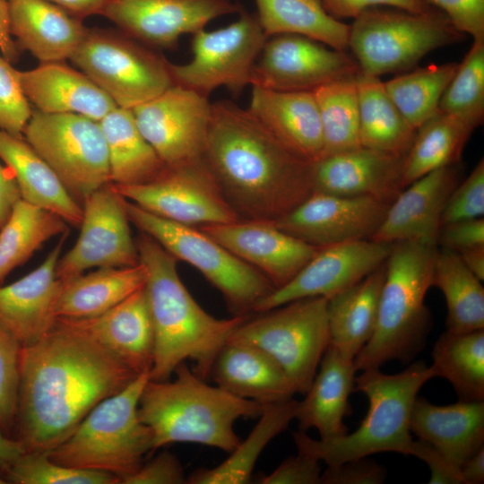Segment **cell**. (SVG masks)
Masks as SVG:
<instances>
[{
  "label": "cell",
  "mask_w": 484,
  "mask_h": 484,
  "mask_svg": "<svg viewBox=\"0 0 484 484\" xmlns=\"http://www.w3.org/2000/svg\"><path fill=\"white\" fill-rule=\"evenodd\" d=\"M139 375L66 319L22 346L15 439L25 452L48 453L103 400Z\"/></svg>",
  "instance_id": "cell-1"
},
{
  "label": "cell",
  "mask_w": 484,
  "mask_h": 484,
  "mask_svg": "<svg viewBox=\"0 0 484 484\" xmlns=\"http://www.w3.org/2000/svg\"><path fill=\"white\" fill-rule=\"evenodd\" d=\"M203 159L241 220H275L314 192L313 162L229 100L212 103Z\"/></svg>",
  "instance_id": "cell-2"
},
{
  "label": "cell",
  "mask_w": 484,
  "mask_h": 484,
  "mask_svg": "<svg viewBox=\"0 0 484 484\" xmlns=\"http://www.w3.org/2000/svg\"><path fill=\"white\" fill-rule=\"evenodd\" d=\"M135 243L148 272L144 288L154 341L150 379H169L179 364L191 360L193 371L206 380L220 350L249 315L218 319L208 314L182 282L172 255L143 232Z\"/></svg>",
  "instance_id": "cell-3"
},
{
  "label": "cell",
  "mask_w": 484,
  "mask_h": 484,
  "mask_svg": "<svg viewBox=\"0 0 484 484\" xmlns=\"http://www.w3.org/2000/svg\"><path fill=\"white\" fill-rule=\"evenodd\" d=\"M173 380H149L138 414L153 434V451L173 443H193L232 452L240 442L234 425L240 418H258L264 405L208 385L186 362Z\"/></svg>",
  "instance_id": "cell-4"
},
{
  "label": "cell",
  "mask_w": 484,
  "mask_h": 484,
  "mask_svg": "<svg viewBox=\"0 0 484 484\" xmlns=\"http://www.w3.org/2000/svg\"><path fill=\"white\" fill-rule=\"evenodd\" d=\"M434 377L432 366L422 360L396 374H385L380 368L362 370L355 376L354 391L362 393L369 406L359 428L333 439H314L298 430L292 433L298 452L327 466L379 453L409 455L413 404L421 387Z\"/></svg>",
  "instance_id": "cell-5"
},
{
  "label": "cell",
  "mask_w": 484,
  "mask_h": 484,
  "mask_svg": "<svg viewBox=\"0 0 484 484\" xmlns=\"http://www.w3.org/2000/svg\"><path fill=\"white\" fill-rule=\"evenodd\" d=\"M436 251V246L417 241L392 244L376 329L354 359L357 371L380 368L391 360L408 363L424 349L432 324L425 298Z\"/></svg>",
  "instance_id": "cell-6"
},
{
  "label": "cell",
  "mask_w": 484,
  "mask_h": 484,
  "mask_svg": "<svg viewBox=\"0 0 484 484\" xmlns=\"http://www.w3.org/2000/svg\"><path fill=\"white\" fill-rule=\"evenodd\" d=\"M149 373L139 375L119 393L95 406L48 457L68 467L97 470L122 478L135 472L153 452V434L138 414Z\"/></svg>",
  "instance_id": "cell-7"
},
{
  "label": "cell",
  "mask_w": 484,
  "mask_h": 484,
  "mask_svg": "<svg viewBox=\"0 0 484 484\" xmlns=\"http://www.w3.org/2000/svg\"><path fill=\"white\" fill-rule=\"evenodd\" d=\"M129 220L177 260L197 269L225 298L233 315L253 313L275 288L259 271L238 259L198 227L154 215L124 198Z\"/></svg>",
  "instance_id": "cell-8"
},
{
  "label": "cell",
  "mask_w": 484,
  "mask_h": 484,
  "mask_svg": "<svg viewBox=\"0 0 484 484\" xmlns=\"http://www.w3.org/2000/svg\"><path fill=\"white\" fill-rule=\"evenodd\" d=\"M463 37L442 11L415 13L374 7L350 25L349 48L361 73L379 77L411 69L428 53Z\"/></svg>",
  "instance_id": "cell-9"
},
{
  "label": "cell",
  "mask_w": 484,
  "mask_h": 484,
  "mask_svg": "<svg viewBox=\"0 0 484 484\" xmlns=\"http://www.w3.org/2000/svg\"><path fill=\"white\" fill-rule=\"evenodd\" d=\"M249 315L228 341L254 346L286 373L297 393L309 388L330 343L327 298H304Z\"/></svg>",
  "instance_id": "cell-10"
},
{
  "label": "cell",
  "mask_w": 484,
  "mask_h": 484,
  "mask_svg": "<svg viewBox=\"0 0 484 484\" xmlns=\"http://www.w3.org/2000/svg\"><path fill=\"white\" fill-rule=\"evenodd\" d=\"M70 59L123 108L132 109L175 84L169 62L121 30L88 29Z\"/></svg>",
  "instance_id": "cell-11"
},
{
  "label": "cell",
  "mask_w": 484,
  "mask_h": 484,
  "mask_svg": "<svg viewBox=\"0 0 484 484\" xmlns=\"http://www.w3.org/2000/svg\"><path fill=\"white\" fill-rule=\"evenodd\" d=\"M22 134L80 205L90 194L110 183L108 150L99 122L78 114L34 110Z\"/></svg>",
  "instance_id": "cell-12"
},
{
  "label": "cell",
  "mask_w": 484,
  "mask_h": 484,
  "mask_svg": "<svg viewBox=\"0 0 484 484\" xmlns=\"http://www.w3.org/2000/svg\"><path fill=\"white\" fill-rule=\"evenodd\" d=\"M238 15L224 28L193 34L191 61L169 64L175 84L207 98L220 86L238 95L250 84L253 66L268 37L255 13L242 7Z\"/></svg>",
  "instance_id": "cell-13"
},
{
  "label": "cell",
  "mask_w": 484,
  "mask_h": 484,
  "mask_svg": "<svg viewBox=\"0 0 484 484\" xmlns=\"http://www.w3.org/2000/svg\"><path fill=\"white\" fill-rule=\"evenodd\" d=\"M113 186L125 199L174 222L201 227L241 220L203 158L165 166L143 184Z\"/></svg>",
  "instance_id": "cell-14"
},
{
  "label": "cell",
  "mask_w": 484,
  "mask_h": 484,
  "mask_svg": "<svg viewBox=\"0 0 484 484\" xmlns=\"http://www.w3.org/2000/svg\"><path fill=\"white\" fill-rule=\"evenodd\" d=\"M82 208L80 235L58 260V279L65 280L92 268L128 267L140 263L124 197L111 183L90 194Z\"/></svg>",
  "instance_id": "cell-15"
},
{
  "label": "cell",
  "mask_w": 484,
  "mask_h": 484,
  "mask_svg": "<svg viewBox=\"0 0 484 484\" xmlns=\"http://www.w3.org/2000/svg\"><path fill=\"white\" fill-rule=\"evenodd\" d=\"M359 73V65L345 51L301 35L279 34L266 39L250 84L280 91H313Z\"/></svg>",
  "instance_id": "cell-16"
},
{
  "label": "cell",
  "mask_w": 484,
  "mask_h": 484,
  "mask_svg": "<svg viewBox=\"0 0 484 484\" xmlns=\"http://www.w3.org/2000/svg\"><path fill=\"white\" fill-rule=\"evenodd\" d=\"M211 108L207 97L174 84L131 110L143 136L172 166L203 158Z\"/></svg>",
  "instance_id": "cell-17"
},
{
  "label": "cell",
  "mask_w": 484,
  "mask_h": 484,
  "mask_svg": "<svg viewBox=\"0 0 484 484\" xmlns=\"http://www.w3.org/2000/svg\"><path fill=\"white\" fill-rule=\"evenodd\" d=\"M391 246L361 239L321 247L291 281L261 299L253 313L304 298L328 299L384 264Z\"/></svg>",
  "instance_id": "cell-18"
},
{
  "label": "cell",
  "mask_w": 484,
  "mask_h": 484,
  "mask_svg": "<svg viewBox=\"0 0 484 484\" xmlns=\"http://www.w3.org/2000/svg\"><path fill=\"white\" fill-rule=\"evenodd\" d=\"M241 8L232 0H111L101 15L140 42L171 49L181 35L194 34Z\"/></svg>",
  "instance_id": "cell-19"
},
{
  "label": "cell",
  "mask_w": 484,
  "mask_h": 484,
  "mask_svg": "<svg viewBox=\"0 0 484 484\" xmlns=\"http://www.w3.org/2000/svg\"><path fill=\"white\" fill-rule=\"evenodd\" d=\"M389 205L368 197H350L314 191L287 214L272 222L281 230L316 247L370 239Z\"/></svg>",
  "instance_id": "cell-20"
},
{
  "label": "cell",
  "mask_w": 484,
  "mask_h": 484,
  "mask_svg": "<svg viewBox=\"0 0 484 484\" xmlns=\"http://www.w3.org/2000/svg\"><path fill=\"white\" fill-rule=\"evenodd\" d=\"M198 228L263 273L275 289L291 281L319 250L269 220H239Z\"/></svg>",
  "instance_id": "cell-21"
},
{
  "label": "cell",
  "mask_w": 484,
  "mask_h": 484,
  "mask_svg": "<svg viewBox=\"0 0 484 484\" xmlns=\"http://www.w3.org/2000/svg\"><path fill=\"white\" fill-rule=\"evenodd\" d=\"M403 161L404 157L363 146L326 155L313 162L314 191L390 205L404 189Z\"/></svg>",
  "instance_id": "cell-22"
},
{
  "label": "cell",
  "mask_w": 484,
  "mask_h": 484,
  "mask_svg": "<svg viewBox=\"0 0 484 484\" xmlns=\"http://www.w3.org/2000/svg\"><path fill=\"white\" fill-rule=\"evenodd\" d=\"M457 165L439 168L408 185L388 206L370 239L388 244L417 241L436 246L444 209L461 182Z\"/></svg>",
  "instance_id": "cell-23"
},
{
  "label": "cell",
  "mask_w": 484,
  "mask_h": 484,
  "mask_svg": "<svg viewBox=\"0 0 484 484\" xmlns=\"http://www.w3.org/2000/svg\"><path fill=\"white\" fill-rule=\"evenodd\" d=\"M68 233L61 235L39 267L9 285L0 286V324L22 347L41 340L57 321L56 305L61 280L56 270Z\"/></svg>",
  "instance_id": "cell-24"
},
{
  "label": "cell",
  "mask_w": 484,
  "mask_h": 484,
  "mask_svg": "<svg viewBox=\"0 0 484 484\" xmlns=\"http://www.w3.org/2000/svg\"><path fill=\"white\" fill-rule=\"evenodd\" d=\"M247 110L286 148L315 162L324 140L313 91H280L253 86Z\"/></svg>",
  "instance_id": "cell-25"
},
{
  "label": "cell",
  "mask_w": 484,
  "mask_h": 484,
  "mask_svg": "<svg viewBox=\"0 0 484 484\" xmlns=\"http://www.w3.org/2000/svg\"><path fill=\"white\" fill-rule=\"evenodd\" d=\"M144 286L98 316L64 318L137 375L150 374L153 362V329Z\"/></svg>",
  "instance_id": "cell-26"
},
{
  "label": "cell",
  "mask_w": 484,
  "mask_h": 484,
  "mask_svg": "<svg viewBox=\"0 0 484 484\" xmlns=\"http://www.w3.org/2000/svg\"><path fill=\"white\" fill-rule=\"evenodd\" d=\"M22 91L37 110L47 114H78L99 122L117 106L84 73L62 62L41 63L19 71Z\"/></svg>",
  "instance_id": "cell-27"
},
{
  "label": "cell",
  "mask_w": 484,
  "mask_h": 484,
  "mask_svg": "<svg viewBox=\"0 0 484 484\" xmlns=\"http://www.w3.org/2000/svg\"><path fill=\"white\" fill-rule=\"evenodd\" d=\"M295 419L298 430L315 428L321 439H333L349 433L344 418L350 413L349 397L354 391V359L329 343Z\"/></svg>",
  "instance_id": "cell-28"
},
{
  "label": "cell",
  "mask_w": 484,
  "mask_h": 484,
  "mask_svg": "<svg viewBox=\"0 0 484 484\" xmlns=\"http://www.w3.org/2000/svg\"><path fill=\"white\" fill-rule=\"evenodd\" d=\"M10 32L41 63L70 59L88 28L48 0H9Z\"/></svg>",
  "instance_id": "cell-29"
},
{
  "label": "cell",
  "mask_w": 484,
  "mask_h": 484,
  "mask_svg": "<svg viewBox=\"0 0 484 484\" xmlns=\"http://www.w3.org/2000/svg\"><path fill=\"white\" fill-rule=\"evenodd\" d=\"M411 431L429 443L453 464L461 465L484 447V401H460L435 405L417 396Z\"/></svg>",
  "instance_id": "cell-30"
},
{
  "label": "cell",
  "mask_w": 484,
  "mask_h": 484,
  "mask_svg": "<svg viewBox=\"0 0 484 484\" xmlns=\"http://www.w3.org/2000/svg\"><path fill=\"white\" fill-rule=\"evenodd\" d=\"M211 376L226 392L263 405L291 399L297 393L290 377L270 356L240 342H226Z\"/></svg>",
  "instance_id": "cell-31"
},
{
  "label": "cell",
  "mask_w": 484,
  "mask_h": 484,
  "mask_svg": "<svg viewBox=\"0 0 484 484\" xmlns=\"http://www.w3.org/2000/svg\"><path fill=\"white\" fill-rule=\"evenodd\" d=\"M0 160L13 173L22 200L58 215L71 226L80 227L82 205L22 136L0 129Z\"/></svg>",
  "instance_id": "cell-32"
},
{
  "label": "cell",
  "mask_w": 484,
  "mask_h": 484,
  "mask_svg": "<svg viewBox=\"0 0 484 484\" xmlns=\"http://www.w3.org/2000/svg\"><path fill=\"white\" fill-rule=\"evenodd\" d=\"M147 276V269L140 262L128 267L99 268L61 280L56 316L67 319L98 316L143 288Z\"/></svg>",
  "instance_id": "cell-33"
},
{
  "label": "cell",
  "mask_w": 484,
  "mask_h": 484,
  "mask_svg": "<svg viewBox=\"0 0 484 484\" xmlns=\"http://www.w3.org/2000/svg\"><path fill=\"white\" fill-rule=\"evenodd\" d=\"M385 265L327 299L330 344L355 359L373 335Z\"/></svg>",
  "instance_id": "cell-34"
},
{
  "label": "cell",
  "mask_w": 484,
  "mask_h": 484,
  "mask_svg": "<svg viewBox=\"0 0 484 484\" xmlns=\"http://www.w3.org/2000/svg\"><path fill=\"white\" fill-rule=\"evenodd\" d=\"M99 124L107 145L111 184H143L164 169V163L141 134L131 109L117 107Z\"/></svg>",
  "instance_id": "cell-35"
},
{
  "label": "cell",
  "mask_w": 484,
  "mask_h": 484,
  "mask_svg": "<svg viewBox=\"0 0 484 484\" xmlns=\"http://www.w3.org/2000/svg\"><path fill=\"white\" fill-rule=\"evenodd\" d=\"M360 145L405 157L417 130L402 115L379 77L357 75Z\"/></svg>",
  "instance_id": "cell-36"
},
{
  "label": "cell",
  "mask_w": 484,
  "mask_h": 484,
  "mask_svg": "<svg viewBox=\"0 0 484 484\" xmlns=\"http://www.w3.org/2000/svg\"><path fill=\"white\" fill-rule=\"evenodd\" d=\"M298 401L289 399L264 405L258 422L250 434L220 464L201 469L186 478L190 484H245L268 444L295 419Z\"/></svg>",
  "instance_id": "cell-37"
},
{
  "label": "cell",
  "mask_w": 484,
  "mask_h": 484,
  "mask_svg": "<svg viewBox=\"0 0 484 484\" xmlns=\"http://www.w3.org/2000/svg\"><path fill=\"white\" fill-rule=\"evenodd\" d=\"M258 22L269 38L298 34L332 48H349L350 25L330 15L321 0H255Z\"/></svg>",
  "instance_id": "cell-38"
},
{
  "label": "cell",
  "mask_w": 484,
  "mask_h": 484,
  "mask_svg": "<svg viewBox=\"0 0 484 484\" xmlns=\"http://www.w3.org/2000/svg\"><path fill=\"white\" fill-rule=\"evenodd\" d=\"M475 128L461 117L437 110L417 129L404 157L403 188L435 169L458 164Z\"/></svg>",
  "instance_id": "cell-39"
},
{
  "label": "cell",
  "mask_w": 484,
  "mask_h": 484,
  "mask_svg": "<svg viewBox=\"0 0 484 484\" xmlns=\"http://www.w3.org/2000/svg\"><path fill=\"white\" fill-rule=\"evenodd\" d=\"M432 286L441 290L446 302V331L462 333L484 329V288L457 253L437 249Z\"/></svg>",
  "instance_id": "cell-40"
},
{
  "label": "cell",
  "mask_w": 484,
  "mask_h": 484,
  "mask_svg": "<svg viewBox=\"0 0 484 484\" xmlns=\"http://www.w3.org/2000/svg\"><path fill=\"white\" fill-rule=\"evenodd\" d=\"M431 357L436 376L446 379L460 401H484V329L445 331L435 342Z\"/></svg>",
  "instance_id": "cell-41"
},
{
  "label": "cell",
  "mask_w": 484,
  "mask_h": 484,
  "mask_svg": "<svg viewBox=\"0 0 484 484\" xmlns=\"http://www.w3.org/2000/svg\"><path fill=\"white\" fill-rule=\"evenodd\" d=\"M67 231L68 224L58 215L19 200L0 229V286L44 243Z\"/></svg>",
  "instance_id": "cell-42"
},
{
  "label": "cell",
  "mask_w": 484,
  "mask_h": 484,
  "mask_svg": "<svg viewBox=\"0 0 484 484\" xmlns=\"http://www.w3.org/2000/svg\"><path fill=\"white\" fill-rule=\"evenodd\" d=\"M356 78L335 81L313 91L322 126L323 157L361 146Z\"/></svg>",
  "instance_id": "cell-43"
},
{
  "label": "cell",
  "mask_w": 484,
  "mask_h": 484,
  "mask_svg": "<svg viewBox=\"0 0 484 484\" xmlns=\"http://www.w3.org/2000/svg\"><path fill=\"white\" fill-rule=\"evenodd\" d=\"M457 66V63L431 65L384 82L388 95L414 129L437 112Z\"/></svg>",
  "instance_id": "cell-44"
},
{
  "label": "cell",
  "mask_w": 484,
  "mask_h": 484,
  "mask_svg": "<svg viewBox=\"0 0 484 484\" xmlns=\"http://www.w3.org/2000/svg\"><path fill=\"white\" fill-rule=\"evenodd\" d=\"M438 110L469 121L476 127L484 118V38L473 43L446 87Z\"/></svg>",
  "instance_id": "cell-45"
},
{
  "label": "cell",
  "mask_w": 484,
  "mask_h": 484,
  "mask_svg": "<svg viewBox=\"0 0 484 484\" xmlns=\"http://www.w3.org/2000/svg\"><path fill=\"white\" fill-rule=\"evenodd\" d=\"M5 480L13 484H117L109 472L68 467L52 461L47 453H23L13 464Z\"/></svg>",
  "instance_id": "cell-46"
},
{
  "label": "cell",
  "mask_w": 484,
  "mask_h": 484,
  "mask_svg": "<svg viewBox=\"0 0 484 484\" xmlns=\"http://www.w3.org/2000/svg\"><path fill=\"white\" fill-rule=\"evenodd\" d=\"M22 345L0 324V431L14 432Z\"/></svg>",
  "instance_id": "cell-47"
},
{
  "label": "cell",
  "mask_w": 484,
  "mask_h": 484,
  "mask_svg": "<svg viewBox=\"0 0 484 484\" xmlns=\"http://www.w3.org/2000/svg\"><path fill=\"white\" fill-rule=\"evenodd\" d=\"M32 113L24 95L16 70L0 55V129L15 136H22Z\"/></svg>",
  "instance_id": "cell-48"
},
{
  "label": "cell",
  "mask_w": 484,
  "mask_h": 484,
  "mask_svg": "<svg viewBox=\"0 0 484 484\" xmlns=\"http://www.w3.org/2000/svg\"><path fill=\"white\" fill-rule=\"evenodd\" d=\"M484 214V160L481 159L450 195L441 217V226L482 218Z\"/></svg>",
  "instance_id": "cell-49"
},
{
  "label": "cell",
  "mask_w": 484,
  "mask_h": 484,
  "mask_svg": "<svg viewBox=\"0 0 484 484\" xmlns=\"http://www.w3.org/2000/svg\"><path fill=\"white\" fill-rule=\"evenodd\" d=\"M385 478L382 465L362 457L327 466L321 474V484H382Z\"/></svg>",
  "instance_id": "cell-50"
},
{
  "label": "cell",
  "mask_w": 484,
  "mask_h": 484,
  "mask_svg": "<svg viewBox=\"0 0 484 484\" xmlns=\"http://www.w3.org/2000/svg\"><path fill=\"white\" fill-rule=\"evenodd\" d=\"M184 468L177 457L169 451L157 454L131 475L120 480L119 484H184Z\"/></svg>",
  "instance_id": "cell-51"
},
{
  "label": "cell",
  "mask_w": 484,
  "mask_h": 484,
  "mask_svg": "<svg viewBox=\"0 0 484 484\" xmlns=\"http://www.w3.org/2000/svg\"><path fill=\"white\" fill-rule=\"evenodd\" d=\"M441 9L460 32L484 38V0H426Z\"/></svg>",
  "instance_id": "cell-52"
},
{
  "label": "cell",
  "mask_w": 484,
  "mask_h": 484,
  "mask_svg": "<svg viewBox=\"0 0 484 484\" xmlns=\"http://www.w3.org/2000/svg\"><path fill=\"white\" fill-rule=\"evenodd\" d=\"M317 459L298 452L286 458L273 471L263 476L262 484H320L322 470Z\"/></svg>",
  "instance_id": "cell-53"
},
{
  "label": "cell",
  "mask_w": 484,
  "mask_h": 484,
  "mask_svg": "<svg viewBox=\"0 0 484 484\" xmlns=\"http://www.w3.org/2000/svg\"><path fill=\"white\" fill-rule=\"evenodd\" d=\"M324 10L333 17L355 18L363 11L377 5H386L396 9L428 13L437 9L426 0H321Z\"/></svg>",
  "instance_id": "cell-54"
},
{
  "label": "cell",
  "mask_w": 484,
  "mask_h": 484,
  "mask_svg": "<svg viewBox=\"0 0 484 484\" xmlns=\"http://www.w3.org/2000/svg\"><path fill=\"white\" fill-rule=\"evenodd\" d=\"M436 246L457 254L484 246V219L459 220L440 227Z\"/></svg>",
  "instance_id": "cell-55"
},
{
  "label": "cell",
  "mask_w": 484,
  "mask_h": 484,
  "mask_svg": "<svg viewBox=\"0 0 484 484\" xmlns=\"http://www.w3.org/2000/svg\"><path fill=\"white\" fill-rule=\"evenodd\" d=\"M409 455L423 461L430 471L429 484H463L460 469L428 442L413 440Z\"/></svg>",
  "instance_id": "cell-56"
},
{
  "label": "cell",
  "mask_w": 484,
  "mask_h": 484,
  "mask_svg": "<svg viewBox=\"0 0 484 484\" xmlns=\"http://www.w3.org/2000/svg\"><path fill=\"white\" fill-rule=\"evenodd\" d=\"M21 199L13 173L0 163V229L10 216L14 204Z\"/></svg>",
  "instance_id": "cell-57"
},
{
  "label": "cell",
  "mask_w": 484,
  "mask_h": 484,
  "mask_svg": "<svg viewBox=\"0 0 484 484\" xmlns=\"http://www.w3.org/2000/svg\"><path fill=\"white\" fill-rule=\"evenodd\" d=\"M62 10L66 12L71 16L82 19L102 13L108 4L111 0H48Z\"/></svg>",
  "instance_id": "cell-58"
},
{
  "label": "cell",
  "mask_w": 484,
  "mask_h": 484,
  "mask_svg": "<svg viewBox=\"0 0 484 484\" xmlns=\"http://www.w3.org/2000/svg\"><path fill=\"white\" fill-rule=\"evenodd\" d=\"M17 43L13 39L9 25L8 1L0 0V52L9 62H15L19 57Z\"/></svg>",
  "instance_id": "cell-59"
},
{
  "label": "cell",
  "mask_w": 484,
  "mask_h": 484,
  "mask_svg": "<svg viewBox=\"0 0 484 484\" xmlns=\"http://www.w3.org/2000/svg\"><path fill=\"white\" fill-rule=\"evenodd\" d=\"M23 453L25 451L17 439L0 431V477L5 480L11 467Z\"/></svg>",
  "instance_id": "cell-60"
},
{
  "label": "cell",
  "mask_w": 484,
  "mask_h": 484,
  "mask_svg": "<svg viewBox=\"0 0 484 484\" xmlns=\"http://www.w3.org/2000/svg\"><path fill=\"white\" fill-rule=\"evenodd\" d=\"M463 484L484 482V447L469 457L460 467Z\"/></svg>",
  "instance_id": "cell-61"
},
{
  "label": "cell",
  "mask_w": 484,
  "mask_h": 484,
  "mask_svg": "<svg viewBox=\"0 0 484 484\" xmlns=\"http://www.w3.org/2000/svg\"><path fill=\"white\" fill-rule=\"evenodd\" d=\"M466 268L481 281L484 280V246L464 250L458 254Z\"/></svg>",
  "instance_id": "cell-62"
},
{
  "label": "cell",
  "mask_w": 484,
  "mask_h": 484,
  "mask_svg": "<svg viewBox=\"0 0 484 484\" xmlns=\"http://www.w3.org/2000/svg\"><path fill=\"white\" fill-rule=\"evenodd\" d=\"M5 483H7V481L4 478L0 477V484H5Z\"/></svg>",
  "instance_id": "cell-63"
},
{
  "label": "cell",
  "mask_w": 484,
  "mask_h": 484,
  "mask_svg": "<svg viewBox=\"0 0 484 484\" xmlns=\"http://www.w3.org/2000/svg\"><path fill=\"white\" fill-rule=\"evenodd\" d=\"M6 1H9V0H6Z\"/></svg>",
  "instance_id": "cell-64"
}]
</instances>
